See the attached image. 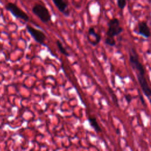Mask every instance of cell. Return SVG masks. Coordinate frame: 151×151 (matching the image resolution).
Returning a JSON list of instances; mask_svg holds the SVG:
<instances>
[{
	"label": "cell",
	"instance_id": "6da1fadb",
	"mask_svg": "<svg viewBox=\"0 0 151 151\" xmlns=\"http://www.w3.org/2000/svg\"><path fill=\"white\" fill-rule=\"evenodd\" d=\"M129 63L132 69L134 71H137V74L145 75V70L143 64L140 61L139 57L136 50L133 47H130L129 49Z\"/></svg>",
	"mask_w": 151,
	"mask_h": 151
},
{
	"label": "cell",
	"instance_id": "7a4b0ae2",
	"mask_svg": "<svg viewBox=\"0 0 151 151\" xmlns=\"http://www.w3.org/2000/svg\"><path fill=\"white\" fill-rule=\"evenodd\" d=\"M32 11L44 23H47L51 20V15L48 9L41 4H35L32 7Z\"/></svg>",
	"mask_w": 151,
	"mask_h": 151
},
{
	"label": "cell",
	"instance_id": "3957f363",
	"mask_svg": "<svg viewBox=\"0 0 151 151\" xmlns=\"http://www.w3.org/2000/svg\"><path fill=\"white\" fill-rule=\"evenodd\" d=\"M123 31V28L120 25V21L117 18H113L108 22V28L106 31V35L114 37L120 34Z\"/></svg>",
	"mask_w": 151,
	"mask_h": 151
},
{
	"label": "cell",
	"instance_id": "277c9868",
	"mask_svg": "<svg viewBox=\"0 0 151 151\" xmlns=\"http://www.w3.org/2000/svg\"><path fill=\"white\" fill-rule=\"evenodd\" d=\"M5 8L17 18L21 19L25 22L29 20L28 15L15 4L9 2L5 5Z\"/></svg>",
	"mask_w": 151,
	"mask_h": 151
},
{
	"label": "cell",
	"instance_id": "5b68a950",
	"mask_svg": "<svg viewBox=\"0 0 151 151\" xmlns=\"http://www.w3.org/2000/svg\"><path fill=\"white\" fill-rule=\"evenodd\" d=\"M136 77L143 94L148 98L151 97V88L147 83L145 76L137 74Z\"/></svg>",
	"mask_w": 151,
	"mask_h": 151
},
{
	"label": "cell",
	"instance_id": "8992f818",
	"mask_svg": "<svg viewBox=\"0 0 151 151\" xmlns=\"http://www.w3.org/2000/svg\"><path fill=\"white\" fill-rule=\"evenodd\" d=\"M26 29L37 42L40 44L44 42L45 40V35L42 31L35 29L29 25H27Z\"/></svg>",
	"mask_w": 151,
	"mask_h": 151
},
{
	"label": "cell",
	"instance_id": "52a82bcc",
	"mask_svg": "<svg viewBox=\"0 0 151 151\" xmlns=\"http://www.w3.org/2000/svg\"><path fill=\"white\" fill-rule=\"evenodd\" d=\"M137 34L146 38H148L151 35L150 29L146 21H140L137 24Z\"/></svg>",
	"mask_w": 151,
	"mask_h": 151
},
{
	"label": "cell",
	"instance_id": "ba28073f",
	"mask_svg": "<svg viewBox=\"0 0 151 151\" xmlns=\"http://www.w3.org/2000/svg\"><path fill=\"white\" fill-rule=\"evenodd\" d=\"M57 9L65 16L69 15V11L67 9V5L63 0H52Z\"/></svg>",
	"mask_w": 151,
	"mask_h": 151
},
{
	"label": "cell",
	"instance_id": "9c48e42d",
	"mask_svg": "<svg viewBox=\"0 0 151 151\" xmlns=\"http://www.w3.org/2000/svg\"><path fill=\"white\" fill-rule=\"evenodd\" d=\"M88 34L90 36L94 37V41L91 43V44H92L93 45L95 46V45H97L100 42L101 38V35H100V34L97 33L95 31V29H94V28L93 27H90L88 29Z\"/></svg>",
	"mask_w": 151,
	"mask_h": 151
},
{
	"label": "cell",
	"instance_id": "30bf717a",
	"mask_svg": "<svg viewBox=\"0 0 151 151\" xmlns=\"http://www.w3.org/2000/svg\"><path fill=\"white\" fill-rule=\"evenodd\" d=\"M88 120L89 122V123H90V126L94 129V130H95V132L97 133H100L101 132V129L100 127L96 117H89L88 119Z\"/></svg>",
	"mask_w": 151,
	"mask_h": 151
},
{
	"label": "cell",
	"instance_id": "8fae6325",
	"mask_svg": "<svg viewBox=\"0 0 151 151\" xmlns=\"http://www.w3.org/2000/svg\"><path fill=\"white\" fill-rule=\"evenodd\" d=\"M107 88H108L107 90H108L109 94H110V96H111V99H112V100H113V103L114 104V105H115L117 107H119L120 106H119V100H118L117 97L116 95L115 94L114 92L113 91L112 88H110V87H109Z\"/></svg>",
	"mask_w": 151,
	"mask_h": 151
},
{
	"label": "cell",
	"instance_id": "7c38bea8",
	"mask_svg": "<svg viewBox=\"0 0 151 151\" xmlns=\"http://www.w3.org/2000/svg\"><path fill=\"white\" fill-rule=\"evenodd\" d=\"M56 44H57V47H58L59 51H60L62 54H63L65 55V56H69L68 52L67 51L66 49L65 48V47H64V46L63 45L62 43L61 42V41H60V40H57Z\"/></svg>",
	"mask_w": 151,
	"mask_h": 151
},
{
	"label": "cell",
	"instance_id": "4fadbf2b",
	"mask_svg": "<svg viewBox=\"0 0 151 151\" xmlns=\"http://www.w3.org/2000/svg\"><path fill=\"white\" fill-rule=\"evenodd\" d=\"M104 43L110 47L114 46L116 45V40L114 39V37L107 36L105 38Z\"/></svg>",
	"mask_w": 151,
	"mask_h": 151
},
{
	"label": "cell",
	"instance_id": "5bb4252c",
	"mask_svg": "<svg viewBox=\"0 0 151 151\" xmlns=\"http://www.w3.org/2000/svg\"><path fill=\"white\" fill-rule=\"evenodd\" d=\"M117 4L118 7L120 9L123 10L126 5V0H117Z\"/></svg>",
	"mask_w": 151,
	"mask_h": 151
},
{
	"label": "cell",
	"instance_id": "9a60e30c",
	"mask_svg": "<svg viewBox=\"0 0 151 151\" xmlns=\"http://www.w3.org/2000/svg\"><path fill=\"white\" fill-rule=\"evenodd\" d=\"M124 97V99H125L126 102L127 103V104H130L132 101L133 99V96L130 94H125Z\"/></svg>",
	"mask_w": 151,
	"mask_h": 151
},
{
	"label": "cell",
	"instance_id": "2e32d148",
	"mask_svg": "<svg viewBox=\"0 0 151 151\" xmlns=\"http://www.w3.org/2000/svg\"><path fill=\"white\" fill-rule=\"evenodd\" d=\"M137 93H138V94H139V98H140V101H141L142 104L144 107H145V106H146L145 101V100H144V98H143V96L140 94V91H139V90H137Z\"/></svg>",
	"mask_w": 151,
	"mask_h": 151
},
{
	"label": "cell",
	"instance_id": "e0dca14e",
	"mask_svg": "<svg viewBox=\"0 0 151 151\" xmlns=\"http://www.w3.org/2000/svg\"><path fill=\"white\" fill-rule=\"evenodd\" d=\"M116 134H120V129L119 128H117V129H116Z\"/></svg>",
	"mask_w": 151,
	"mask_h": 151
}]
</instances>
